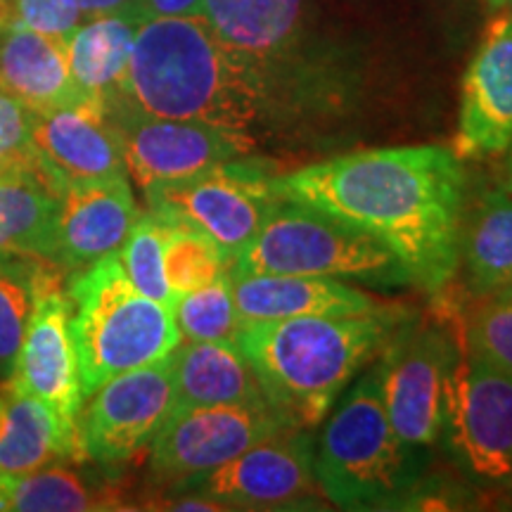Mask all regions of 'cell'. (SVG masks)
Returning <instances> with one entry per match:
<instances>
[{"instance_id":"obj_1","label":"cell","mask_w":512,"mask_h":512,"mask_svg":"<svg viewBox=\"0 0 512 512\" xmlns=\"http://www.w3.org/2000/svg\"><path fill=\"white\" fill-rule=\"evenodd\" d=\"M273 188L366 230L425 290H444L458 271L465 174L448 147L351 152L273 178Z\"/></svg>"},{"instance_id":"obj_2","label":"cell","mask_w":512,"mask_h":512,"mask_svg":"<svg viewBox=\"0 0 512 512\" xmlns=\"http://www.w3.org/2000/svg\"><path fill=\"white\" fill-rule=\"evenodd\" d=\"M117 98L164 119L252 133L271 112V74L223 46L202 15L140 22Z\"/></svg>"},{"instance_id":"obj_3","label":"cell","mask_w":512,"mask_h":512,"mask_svg":"<svg viewBox=\"0 0 512 512\" xmlns=\"http://www.w3.org/2000/svg\"><path fill=\"white\" fill-rule=\"evenodd\" d=\"M394 313L242 320L235 342L266 399L294 427L313 430L358 370L392 335Z\"/></svg>"},{"instance_id":"obj_4","label":"cell","mask_w":512,"mask_h":512,"mask_svg":"<svg viewBox=\"0 0 512 512\" xmlns=\"http://www.w3.org/2000/svg\"><path fill=\"white\" fill-rule=\"evenodd\" d=\"M83 401L100 384L162 361L183 342L174 311L128 280L119 256L67 273Z\"/></svg>"},{"instance_id":"obj_5","label":"cell","mask_w":512,"mask_h":512,"mask_svg":"<svg viewBox=\"0 0 512 512\" xmlns=\"http://www.w3.org/2000/svg\"><path fill=\"white\" fill-rule=\"evenodd\" d=\"M313 467L325 501L347 510L399 501L418 486L425 456L394 430L375 370L363 375L330 415Z\"/></svg>"},{"instance_id":"obj_6","label":"cell","mask_w":512,"mask_h":512,"mask_svg":"<svg viewBox=\"0 0 512 512\" xmlns=\"http://www.w3.org/2000/svg\"><path fill=\"white\" fill-rule=\"evenodd\" d=\"M230 273L316 275L370 283L408 280L389 247L366 230L283 197L254 240L235 256Z\"/></svg>"},{"instance_id":"obj_7","label":"cell","mask_w":512,"mask_h":512,"mask_svg":"<svg viewBox=\"0 0 512 512\" xmlns=\"http://www.w3.org/2000/svg\"><path fill=\"white\" fill-rule=\"evenodd\" d=\"M147 209L169 221L202 230L223 249L230 264L254 240L280 195L259 164L230 159L181 181L145 188Z\"/></svg>"},{"instance_id":"obj_8","label":"cell","mask_w":512,"mask_h":512,"mask_svg":"<svg viewBox=\"0 0 512 512\" xmlns=\"http://www.w3.org/2000/svg\"><path fill=\"white\" fill-rule=\"evenodd\" d=\"M313 437L290 427L247 448L216 470L174 482L176 494H195L221 510L313 508L323 496L313 467Z\"/></svg>"},{"instance_id":"obj_9","label":"cell","mask_w":512,"mask_h":512,"mask_svg":"<svg viewBox=\"0 0 512 512\" xmlns=\"http://www.w3.org/2000/svg\"><path fill=\"white\" fill-rule=\"evenodd\" d=\"M441 437L470 475L512 482V375L465 349L446 382Z\"/></svg>"},{"instance_id":"obj_10","label":"cell","mask_w":512,"mask_h":512,"mask_svg":"<svg viewBox=\"0 0 512 512\" xmlns=\"http://www.w3.org/2000/svg\"><path fill=\"white\" fill-rule=\"evenodd\" d=\"M176 408L171 354L150 366L128 370L83 401L79 441L83 456L100 467H119L152 444Z\"/></svg>"},{"instance_id":"obj_11","label":"cell","mask_w":512,"mask_h":512,"mask_svg":"<svg viewBox=\"0 0 512 512\" xmlns=\"http://www.w3.org/2000/svg\"><path fill=\"white\" fill-rule=\"evenodd\" d=\"M460 351L444 330L406 325L387 337L375 368L394 430L408 444L427 448L441 439L446 382Z\"/></svg>"},{"instance_id":"obj_12","label":"cell","mask_w":512,"mask_h":512,"mask_svg":"<svg viewBox=\"0 0 512 512\" xmlns=\"http://www.w3.org/2000/svg\"><path fill=\"white\" fill-rule=\"evenodd\" d=\"M294 427L271 401L178 408L150 444L152 472L171 482L216 470L266 437Z\"/></svg>"},{"instance_id":"obj_13","label":"cell","mask_w":512,"mask_h":512,"mask_svg":"<svg viewBox=\"0 0 512 512\" xmlns=\"http://www.w3.org/2000/svg\"><path fill=\"white\" fill-rule=\"evenodd\" d=\"M107 110L119 126L128 178L143 190L247 157L256 145L252 133L228 131L202 121L150 117L117 95L107 100Z\"/></svg>"},{"instance_id":"obj_14","label":"cell","mask_w":512,"mask_h":512,"mask_svg":"<svg viewBox=\"0 0 512 512\" xmlns=\"http://www.w3.org/2000/svg\"><path fill=\"white\" fill-rule=\"evenodd\" d=\"M29 117L38 171L57 190L128 176L124 143L107 102L83 98L46 112L31 110Z\"/></svg>"},{"instance_id":"obj_15","label":"cell","mask_w":512,"mask_h":512,"mask_svg":"<svg viewBox=\"0 0 512 512\" xmlns=\"http://www.w3.org/2000/svg\"><path fill=\"white\" fill-rule=\"evenodd\" d=\"M64 283L67 280L62 273L43 287L12 380L34 399L46 403L64 425L79 432L76 420L83 406L81 366L72 330V302Z\"/></svg>"},{"instance_id":"obj_16","label":"cell","mask_w":512,"mask_h":512,"mask_svg":"<svg viewBox=\"0 0 512 512\" xmlns=\"http://www.w3.org/2000/svg\"><path fill=\"white\" fill-rule=\"evenodd\" d=\"M512 147V8L484 29L463 76L453 152L463 159L503 155Z\"/></svg>"},{"instance_id":"obj_17","label":"cell","mask_w":512,"mask_h":512,"mask_svg":"<svg viewBox=\"0 0 512 512\" xmlns=\"http://www.w3.org/2000/svg\"><path fill=\"white\" fill-rule=\"evenodd\" d=\"M140 209L128 176L64 185L55 223L53 261L64 273L119 254Z\"/></svg>"},{"instance_id":"obj_18","label":"cell","mask_w":512,"mask_h":512,"mask_svg":"<svg viewBox=\"0 0 512 512\" xmlns=\"http://www.w3.org/2000/svg\"><path fill=\"white\" fill-rule=\"evenodd\" d=\"M235 309L242 320L304 316H373L389 313L368 294L335 278L285 273H230Z\"/></svg>"},{"instance_id":"obj_19","label":"cell","mask_w":512,"mask_h":512,"mask_svg":"<svg viewBox=\"0 0 512 512\" xmlns=\"http://www.w3.org/2000/svg\"><path fill=\"white\" fill-rule=\"evenodd\" d=\"M60 460H86L79 432L12 380H0V475L15 479Z\"/></svg>"},{"instance_id":"obj_20","label":"cell","mask_w":512,"mask_h":512,"mask_svg":"<svg viewBox=\"0 0 512 512\" xmlns=\"http://www.w3.org/2000/svg\"><path fill=\"white\" fill-rule=\"evenodd\" d=\"M0 93L34 112L86 98L69 74L64 41L8 22H0Z\"/></svg>"},{"instance_id":"obj_21","label":"cell","mask_w":512,"mask_h":512,"mask_svg":"<svg viewBox=\"0 0 512 512\" xmlns=\"http://www.w3.org/2000/svg\"><path fill=\"white\" fill-rule=\"evenodd\" d=\"M176 408L268 401L235 339L181 342L171 354Z\"/></svg>"},{"instance_id":"obj_22","label":"cell","mask_w":512,"mask_h":512,"mask_svg":"<svg viewBox=\"0 0 512 512\" xmlns=\"http://www.w3.org/2000/svg\"><path fill=\"white\" fill-rule=\"evenodd\" d=\"M304 0H202V17L223 46L271 74L302 27Z\"/></svg>"},{"instance_id":"obj_23","label":"cell","mask_w":512,"mask_h":512,"mask_svg":"<svg viewBox=\"0 0 512 512\" xmlns=\"http://www.w3.org/2000/svg\"><path fill=\"white\" fill-rule=\"evenodd\" d=\"M140 22L131 12L83 19L64 41L74 86L95 100H112L124 83Z\"/></svg>"},{"instance_id":"obj_24","label":"cell","mask_w":512,"mask_h":512,"mask_svg":"<svg viewBox=\"0 0 512 512\" xmlns=\"http://www.w3.org/2000/svg\"><path fill=\"white\" fill-rule=\"evenodd\" d=\"M57 204L60 190L38 169L0 171V254L53 261Z\"/></svg>"},{"instance_id":"obj_25","label":"cell","mask_w":512,"mask_h":512,"mask_svg":"<svg viewBox=\"0 0 512 512\" xmlns=\"http://www.w3.org/2000/svg\"><path fill=\"white\" fill-rule=\"evenodd\" d=\"M458 252L479 294H491L512 280V195L503 185L486 190L467 219L463 214Z\"/></svg>"},{"instance_id":"obj_26","label":"cell","mask_w":512,"mask_h":512,"mask_svg":"<svg viewBox=\"0 0 512 512\" xmlns=\"http://www.w3.org/2000/svg\"><path fill=\"white\" fill-rule=\"evenodd\" d=\"M86 460H60L12 479L10 510L19 512H86L117 510L119 496L110 479L93 472Z\"/></svg>"},{"instance_id":"obj_27","label":"cell","mask_w":512,"mask_h":512,"mask_svg":"<svg viewBox=\"0 0 512 512\" xmlns=\"http://www.w3.org/2000/svg\"><path fill=\"white\" fill-rule=\"evenodd\" d=\"M62 273V268L48 259L0 254V380L15 375L19 349L38 297L43 287Z\"/></svg>"},{"instance_id":"obj_28","label":"cell","mask_w":512,"mask_h":512,"mask_svg":"<svg viewBox=\"0 0 512 512\" xmlns=\"http://www.w3.org/2000/svg\"><path fill=\"white\" fill-rule=\"evenodd\" d=\"M155 214V211H152ZM162 219V216H159ZM164 221V271L174 299L214 283L230 271V259L202 230L181 221ZM176 304V302H174Z\"/></svg>"},{"instance_id":"obj_29","label":"cell","mask_w":512,"mask_h":512,"mask_svg":"<svg viewBox=\"0 0 512 512\" xmlns=\"http://www.w3.org/2000/svg\"><path fill=\"white\" fill-rule=\"evenodd\" d=\"M174 318L183 342H216L235 339L240 316L235 309L230 275H221L214 283L192 290L176 299Z\"/></svg>"},{"instance_id":"obj_30","label":"cell","mask_w":512,"mask_h":512,"mask_svg":"<svg viewBox=\"0 0 512 512\" xmlns=\"http://www.w3.org/2000/svg\"><path fill=\"white\" fill-rule=\"evenodd\" d=\"M119 261L133 285L145 297L169 306L174 311V294L164 271V221L150 209L140 211L131 233L119 249Z\"/></svg>"},{"instance_id":"obj_31","label":"cell","mask_w":512,"mask_h":512,"mask_svg":"<svg viewBox=\"0 0 512 512\" xmlns=\"http://www.w3.org/2000/svg\"><path fill=\"white\" fill-rule=\"evenodd\" d=\"M467 351L512 375V304L486 297L465 325Z\"/></svg>"},{"instance_id":"obj_32","label":"cell","mask_w":512,"mask_h":512,"mask_svg":"<svg viewBox=\"0 0 512 512\" xmlns=\"http://www.w3.org/2000/svg\"><path fill=\"white\" fill-rule=\"evenodd\" d=\"M0 22L67 41L83 22V15L74 0H0Z\"/></svg>"},{"instance_id":"obj_33","label":"cell","mask_w":512,"mask_h":512,"mask_svg":"<svg viewBox=\"0 0 512 512\" xmlns=\"http://www.w3.org/2000/svg\"><path fill=\"white\" fill-rule=\"evenodd\" d=\"M31 110L0 93V164L8 169H38L31 145Z\"/></svg>"},{"instance_id":"obj_34","label":"cell","mask_w":512,"mask_h":512,"mask_svg":"<svg viewBox=\"0 0 512 512\" xmlns=\"http://www.w3.org/2000/svg\"><path fill=\"white\" fill-rule=\"evenodd\" d=\"M131 12L138 22L159 17H192L202 15V0H133Z\"/></svg>"},{"instance_id":"obj_35","label":"cell","mask_w":512,"mask_h":512,"mask_svg":"<svg viewBox=\"0 0 512 512\" xmlns=\"http://www.w3.org/2000/svg\"><path fill=\"white\" fill-rule=\"evenodd\" d=\"M76 8L81 10L83 19L114 15V12H124L131 8L133 0H74Z\"/></svg>"},{"instance_id":"obj_36","label":"cell","mask_w":512,"mask_h":512,"mask_svg":"<svg viewBox=\"0 0 512 512\" xmlns=\"http://www.w3.org/2000/svg\"><path fill=\"white\" fill-rule=\"evenodd\" d=\"M10 491H12V479L0 475V512L10 510Z\"/></svg>"},{"instance_id":"obj_37","label":"cell","mask_w":512,"mask_h":512,"mask_svg":"<svg viewBox=\"0 0 512 512\" xmlns=\"http://www.w3.org/2000/svg\"><path fill=\"white\" fill-rule=\"evenodd\" d=\"M484 297H494V299H498V302L512 304V280H508V283L501 285L498 290H494L491 294H484Z\"/></svg>"},{"instance_id":"obj_38","label":"cell","mask_w":512,"mask_h":512,"mask_svg":"<svg viewBox=\"0 0 512 512\" xmlns=\"http://www.w3.org/2000/svg\"><path fill=\"white\" fill-rule=\"evenodd\" d=\"M508 152L510 155H508V159H505V166H503V188L512 195V147Z\"/></svg>"},{"instance_id":"obj_39","label":"cell","mask_w":512,"mask_h":512,"mask_svg":"<svg viewBox=\"0 0 512 512\" xmlns=\"http://www.w3.org/2000/svg\"><path fill=\"white\" fill-rule=\"evenodd\" d=\"M489 5H494V8H512V0H486Z\"/></svg>"},{"instance_id":"obj_40","label":"cell","mask_w":512,"mask_h":512,"mask_svg":"<svg viewBox=\"0 0 512 512\" xmlns=\"http://www.w3.org/2000/svg\"><path fill=\"white\" fill-rule=\"evenodd\" d=\"M0 171H3V164H0Z\"/></svg>"}]
</instances>
